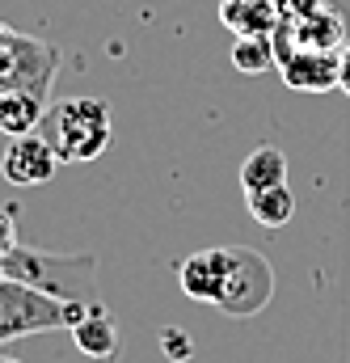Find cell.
I'll return each instance as SVG.
<instances>
[{
    "label": "cell",
    "instance_id": "obj_13",
    "mask_svg": "<svg viewBox=\"0 0 350 363\" xmlns=\"http://www.w3.org/2000/svg\"><path fill=\"white\" fill-rule=\"evenodd\" d=\"M270 186H287V157H283V148L262 144L241 161V190L254 194V190H270Z\"/></svg>",
    "mask_w": 350,
    "mask_h": 363
},
{
    "label": "cell",
    "instance_id": "obj_12",
    "mask_svg": "<svg viewBox=\"0 0 350 363\" xmlns=\"http://www.w3.org/2000/svg\"><path fill=\"white\" fill-rule=\"evenodd\" d=\"M47 106H51V97H38V93H17V89H0V131H4L9 140L38 131V123H43Z\"/></svg>",
    "mask_w": 350,
    "mask_h": 363
},
{
    "label": "cell",
    "instance_id": "obj_8",
    "mask_svg": "<svg viewBox=\"0 0 350 363\" xmlns=\"http://www.w3.org/2000/svg\"><path fill=\"white\" fill-rule=\"evenodd\" d=\"M274 43L308 47V51H342L346 47V17L329 4H317L312 13L283 17V26L274 30Z\"/></svg>",
    "mask_w": 350,
    "mask_h": 363
},
{
    "label": "cell",
    "instance_id": "obj_1",
    "mask_svg": "<svg viewBox=\"0 0 350 363\" xmlns=\"http://www.w3.org/2000/svg\"><path fill=\"white\" fill-rule=\"evenodd\" d=\"M0 274L26 287H38L55 300H81V304L97 300V258L93 254H51V250L13 241Z\"/></svg>",
    "mask_w": 350,
    "mask_h": 363
},
{
    "label": "cell",
    "instance_id": "obj_19",
    "mask_svg": "<svg viewBox=\"0 0 350 363\" xmlns=\"http://www.w3.org/2000/svg\"><path fill=\"white\" fill-rule=\"evenodd\" d=\"M338 89L350 97V43L342 47V72H338Z\"/></svg>",
    "mask_w": 350,
    "mask_h": 363
},
{
    "label": "cell",
    "instance_id": "obj_7",
    "mask_svg": "<svg viewBox=\"0 0 350 363\" xmlns=\"http://www.w3.org/2000/svg\"><path fill=\"white\" fill-rule=\"evenodd\" d=\"M60 152L51 148V140L43 135V131H30V135H17V140H9V148H4V157H0V174L4 182H13V186H43V182H51L60 174Z\"/></svg>",
    "mask_w": 350,
    "mask_h": 363
},
{
    "label": "cell",
    "instance_id": "obj_2",
    "mask_svg": "<svg viewBox=\"0 0 350 363\" xmlns=\"http://www.w3.org/2000/svg\"><path fill=\"white\" fill-rule=\"evenodd\" d=\"M38 131L51 140L64 165L97 161L110 148V106L101 97H64L51 101Z\"/></svg>",
    "mask_w": 350,
    "mask_h": 363
},
{
    "label": "cell",
    "instance_id": "obj_9",
    "mask_svg": "<svg viewBox=\"0 0 350 363\" xmlns=\"http://www.w3.org/2000/svg\"><path fill=\"white\" fill-rule=\"evenodd\" d=\"M220 21L237 38H274L283 26V9L274 0H220Z\"/></svg>",
    "mask_w": 350,
    "mask_h": 363
},
{
    "label": "cell",
    "instance_id": "obj_3",
    "mask_svg": "<svg viewBox=\"0 0 350 363\" xmlns=\"http://www.w3.org/2000/svg\"><path fill=\"white\" fill-rule=\"evenodd\" d=\"M85 313L89 304L81 300H55L17 279H0V347L13 338L47 334V330H72Z\"/></svg>",
    "mask_w": 350,
    "mask_h": 363
},
{
    "label": "cell",
    "instance_id": "obj_10",
    "mask_svg": "<svg viewBox=\"0 0 350 363\" xmlns=\"http://www.w3.org/2000/svg\"><path fill=\"white\" fill-rule=\"evenodd\" d=\"M72 342L89 359H114L118 355V325H114V317L106 313L101 300H93L89 313L72 325Z\"/></svg>",
    "mask_w": 350,
    "mask_h": 363
},
{
    "label": "cell",
    "instance_id": "obj_14",
    "mask_svg": "<svg viewBox=\"0 0 350 363\" xmlns=\"http://www.w3.org/2000/svg\"><path fill=\"white\" fill-rule=\"evenodd\" d=\"M245 207H249V216H254L262 228H283V224L295 216V194H291L287 186H270V190L245 194Z\"/></svg>",
    "mask_w": 350,
    "mask_h": 363
},
{
    "label": "cell",
    "instance_id": "obj_5",
    "mask_svg": "<svg viewBox=\"0 0 350 363\" xmlns=\"http://www.w3.org/2000/svg\"><path fill=\"white\" fill-rule=\"evenodd\" d=\"M60 68V51L34 34L0 26V89L51 97V81Z\"/></svg>",
    "mask_w": 350,
    "mask_h": 363
},
{
    "label": "cell",
    "instance_id": "obj_6",
    "mask_svg": "<svg viewBox=\"0 0 350 363\" xmlns=\"http://www.w3.org/2000/svg\"><path fill=\"white\" fill-rule=\"evenodd\" d=\"M274 68L283 85L295 93H329L338 89L342 51H308V47H283L274 43Z\"/></svg>",
    "mask_w": 350,
    "mask_h": 363
},
{
    "label": "cell",
    "instance_id": "obj_15",
    "mask_svg": "<svg viewBox=\"0 0 350 363\" xmlns=\"http://www.w3.org/2000/svg\"><path fill=\"white\" fill-rule=\"evenodd\" d=\"M232 68L245 77H262L274 68V38H237L232 43Z\"/></svg>",
    "mask_w": 350,
    "mask_h": 363
},
{
    "label": "cell",
    "instance_id": "obj_16",
    "mask_svg": "<svg viewBox=\"0 0 350 363\" xmlns=\"http://www.w3.org/2000/svg\"><path fill=\"white\" fill-rule=\"evenodd\" d=\"M161 347H165V355L177 363H186L190 355H194V347H190V334L186 330H177V325H169L165 334H161Z\"/></svg>",
    "mask_w": 350,
    "mask_h": 363
},
{
    "label": "cell",
    "instance_id": "obj_4",
    "mask_svg": "<svg viewBox=\"0 0 350 363\" xmlns=\"http://www.w3.org/2000/svg\"><path fill=\"white\" fill-rule=\"evenodd\" d=\"M274 296V267L249 245H224V267L211 308L228 317H258Z\"/></svg>",
    "mask_w": 350,
    "mask_h": 363
},
{
    "label": "cell",
    "instance_id": "obj_17",
    "mask_svg": "<svg viewBox=\"0 0 350 363\" xmlns=\"http://www.w3.org/2000/svg\"><path fill=\"white\" fill-rule=\"evenodd\" d=\"M13 241H17V207L4 203V207H0V267H4V254H9ZM0 279H4V274H0Z\"/></svg>",
    "mask_w": 350,
    "mask_h": 363
},
{
    "label": "cell",
    "instance_id": "obj_20",
    "mask_svg": "<svg viewBox=\"0 0 350 363\" xmlns=\"http://www.w3.org/2000/svg\"><path fill=\"white\" fill-rule=\"evenodd\" d=\"M0 363H17V359H4V355H0Z\"/></svg>",
    "mask_w": 350,
    "mask_h": 363
},
{
    "label": "cell",
    "instance_id": "obj_18",
    "mask_svg": "<svg viewBox=\"0 0 350 363\" xmlns=\"http://www.w3.org/2000/svg\"><path fill=\"white\" fill-rule=\"evenodd\" d=\"M278 9H283V17H300V13H312L317 4H325V0H274Z\"/></svg>",
    "mask_w": 350,
    "mask_h": 363
},
{
    "label": "cell",
    "instance_id": "obj_11",
    "mask_svg": "<svg viewBox=\"0 0 350 363\" xmlns=\"http://www.w3.org/2000/svg\"><path fill=\"white\" fill-rule=\"evenodd\" d=\"M220 267H224V245H211V250H198L190 258L177 262V283L190 300H203L211 304L215 300V287H220Z\"/></svg>",
    "mask_w": 350,
    "mask_h": 363
}]
</instances>
